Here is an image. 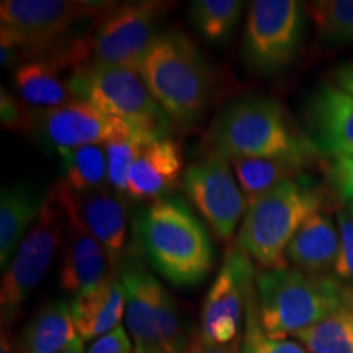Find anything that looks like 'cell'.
I'll return each instance as SVG.
<instances>
[{
	"mask_svg": "<svg viewBox=\"0 0 353 353\" xmlns=\"http://www.w3.org/2000/svg\"><path fill=\"white\" fill-rule=\"evenodd\" d=\"M206 154L236 159H283L303 167L319 151L270 97H242L224 107L205 136Z\"/></svg>",
	"mask_w": 353,
	"mask_h": 353,
	"instance_id": "6da1fadb",
	"label": "cell"
},
{
	"mask_svg": "<svg viewBox=\"0 0 353 353\" xmlns=\"http://www.w3.org/2000/svg\"><path fill=\"white\" fill-rule=\"evenodd\" d=\"M138 72L175 128L190 132L200 126L213 97L214 76L187 33L175 28L159 33Z\"/></svg>",
	"mask_w": 353,
	"mask_h": 353,
	"instance_id": "7a4b0ae2",
	"label": "cell"
},
{
	"mask_svg": "<svg viewBox=\"0 0 353 353\" xmlns=\"http://www.w3.org/2000/svg\"><path fill=\"white\" fill-rule=\"evenodd\" d=\"M134 232L144 257L174 286H196L210 275L213 241L182 198L152 201L134 221Z\"/></svg>",
	"mask_w": 353,
	"mask_h": 353,
	"instance_id": "3957f363",
	"label": "cell"
},
{
	"mask_svg": "<svg viewBox=\"0 0 353 353\" xmlns=\"http://www.w3.org/2000/svg\"><path fill=\"white\" fill-rule=\"evenodd\" d=\"M348 306H353V290L335 276L288 267L257 276L260 324L275 339L296 335Z\"/></svg>",
	"mask_w": 353,
	"mask_h": 353,
	"instance_id": "277c9868",
	"label": "cell"
},
{
	"mask_svg": "<svg viewBox=\"0 0 353 353\" xmlns=\"http://www.w3.org/2000/svg\"><path fill=\"white\" fill-rule=\"evenodd\" d=\"M126 296L125 322L134 353H185L188 335L179 303L152 275L136 241L118 267Z\"/></svg>",
	"mask_w": 353,
	"mask_h": 353,
	"instance_id": "5b68a950",
	"label": "cell"
},
{
	"mask_svg": "<svg viewBox=\"0 0 353 353\" xmlns=\"http://www.w3.org/2000/svg\"><path fill=\"white\" fill-rule=\"evenodd\" d=\"M324 208V193L299 175L249 203L237 245L267 270L288 267L286 247L306 219Z\"/></svg>",
	"mask_w": 353,
	"mask_h": 353,
	"instance_id": "8992f818",
	"label": "cell"
},
{
	"mask_svg": "<svg viewBox=\"0 0 353 353\" xmlns=\"http://www.w3.org/2000/svg\"><path fill=\"white\" fill-rule=\"evenodd\" d=\"M77 100L94 105L107 117L167 138L174 123L157 105L138 70L88 63L72 79Z\"/></svg>",
	"mask_w": 353,
	"mask_h": 353,
	"instance_id": "52a82bcc",
	"label": "cell"
},
{
	"mask_svg": "<svg viewBox=\"0 0 353 353\" xmlns=\"http://www.w3.org/2000/svg\"><path fill=\"white\" fill-rule=\"evenodd\" d=\"M114 3L88 0H3L0 3V37L10 39L23 56L38 57L69 41L79 23L100 20Z\"/></svg>",
	"mask_w": 353,
	"mask_h": 353,
	"instance_id": "ba28073f",
	"label": "cell"
},
{
	"mask_svg": "<svg viewBox=\"0 0 353 353\" xmlns=\"http://www.w3.org/2000/svg\"><path fill=\"white\" fill-rule=\"evenodd\" d=\"M65 211L50 190L41 216L21 241L17 254L3 272L0 288V312L3 324H12L26 299L50 270L65 234Z\"/></svg>",
	"mask_w": 353,
	"mask_h": 353,
	"instance_id": "9c48e42d",
	"label": "cell"
},
{
	"mask_svg": "<svg viewBox=\"0 0 353 353\" xmlns=\"http://www.w3.org/2000/svg\"><path fill=\"white\" fill-rule=\"evenodd\" d=\"M303 7L294 0H255L245 21V63L255 72L273 76L293 63L301 48Z\"/></svg>",
	"mask_w": 353,
	"mask_h": 353,
	"instance_id": "30bf717a",
	"label": "cell"
},
{
	"mask_svg": "<svg viewBox=\"0 0 353 353\" xmlns=\"http://www.w3.org/2000/svg\"><path fill=\"white\" fill-rule=\"evenodd\" d=\"M172 3L161 0H139L114 6L97 20L90 34L92 63H103L138 70L154 39L159 25Z\"/></svg>",
	"mask_w": 353,
	"mask_h": 353,
	"instance_id": "8fae6325",
	"label": "cell"
},
{
	"mask_svg": "<svg viewBox=\"0 0 353 353\" xmlns=\"http://www.w3.org/2000/svg\"><path fill=\"white\" fill-rule=\"evenodd\" d=\"M252 259L239 245L228 247L216 280L201 307V337L228 345L234 343L245 322L250 298L257 290Z\"/></svg>",
	"mask_w": 353,
	"mask_h": 353,
	"instance_id": "7c38bea8",
	"label": "cell"
},
{
	"mask_svg": "<svg viewBox=\"0 0 353 353\" xmlns=\"http://www.w3.org/2000/svg\"><path fill=\"white\" fill-rule=\"evenodd\" d=\"M229 162L218 154H205L201 161L187 167L182 176L190 201L223 241L234 236L249 206Z\"/></svg>",
	"mask_w": 353,
	"mask_h": 353,
	"instance_id": "4fadbf2b",
	"label": "cell"
},
{
	"mask_svg": "<svg viewBox=\"0 0 353 353\" xmlns=\"http://www.w3.org/2000/svg\"><path fill=\"white\" fill-rule=\"evenodd\" d=\"M128 125L107 117L94 105L76 100L64 107L28 110L23 131L48 151L63 156L85 145H103Z\"/></svg>",
	"mask_w": 353,
	"mask_h": 353,
	"instance_id": "5bb4252c",
	"label": "cell"
},
{
	"mask_svg": "<svg viewBox=\"0 0 353 353\" xmlns=\"http://www.w3.org/2000/svg\"><path fill=\"white\" fill-rule=\"evenodd\" d=\"M57 201L72 211L97 242L103 247L113 272L118 270L126 252L128 213L125 196L112 187L90 190L85 193H72L56 183L51 188Z\"/></svg>",
	"mask_w": 353,
	"mask_h": 353,
	"instance_id": "9a60e30c",
	"label": "cell"
},
{
	"mask_svg": "<svg viewBox=\"0 0 353 353\" xmlns=\"http://www.w3.org/2000/svg\"><path fill=\"white\" fill-rule=\"evenodd\" d=\"M317 151L332 159H353V95L332 83L317 88L309 105Z\"/></svg>",
	"mask_w": 353,
	"mask_h": 353,
	"instance_id": "2e32d148",
	"label": "cell"
},
{
	"mask_svg": "<svg viewBox=\"0 0 353 353\" xmlns=\"http://www.w3.org/2000/svg\"><path fill=\"white\" fill-rule=\"evenodd\" d=\"M64 211L68 221L63 241L59 281L64 291L77 296L100 285L113 270L103 247L82 226L72 211L68 208H64Z\"/></svg>",
	"mask_w": 353,
	"mask_h": 353,
	"instance_id": "e0dca14e",
	"label": "cell"
},
{
	"mask_svg": "<svg viewBox=\"0 0 353 353\" xmlns=\"http://www.w3.org/2000/svg\"><path fill=\"white\" fill-rule=\"evenodd\" d=\"M183 174L180 143L170 136L156 139L136 157L128 175V195L138 201H157L169 195Z\"/></svg>",
	"mask_w": 353,
	"mask_h": 353,
	"instance_id": "ac0fdd59",
	"label": "cell"
},
{
	"mask_svg": "<svg viewBox=\"0 0 353 353\" xmlns=\"http://www.w3.org/2000/svg\"><path fill=\"white\" fill-rule=\"evenodd\" d=\"M70 311L82 341H95L121 325L126 296L118 273L112 272L100 285L74 296Z\"/></svg>",
	"mask_w": 353,
	"mask_h": 353,
	"instance_id": "d6986e66",
	"label": "cell"
},
{
	"mask_svg": "<svg viewBox=\"0 0 353 353\" xmlns=\"http://www.w3.org/2000/svg\"><path fill=\"white\" fill-rule=\"evenodd\" d=\"M46 190L38 185L21 182L2 190L0 195V267L6 272L13 252L25 239L30 228L41 216L48 200Z\"/></svg>",
	"mask_w": 353,
	"mask_h": 353,
	"instance_id": "ffe728a7",
	"label": "cell"
},
{
	"mask_svg": "<svg viewBox=\"0 0 353 353\" xmlns=\"http://www.w3.org/2000/svg\"><path fill=\"white\" fill-rule=\"evenodd\" d=\"M341 247L339 226L324 210L306 219L286 247V262L296 270L311 275H325L334 270Z\"/></svg>",
	"mask_w": 353,
	"mask_h": 353,
	"instance_id": "44dd1931",
	"label": "cell"
},
{
	"mask_svg": "<svg viewBox=\"0 0 353 353\" xmlns=\"http://www.w3.org/2000/svg\"><path fill=\"white\" fill-rule=\"evenodd\" d=\"M79 337L70 304L56 299L34 312L17 343L19 353H63Z\"/></svg>",
	"mask_w": 353,
	"mask_h": 353,
	"instance_id": "7402d4cb",
	"label": "cell"
},
{
	"mask_svg": "<svg viewBox=\"0 0 353 353\" xmlns=\"http://www.w3.org/2000/svg\"><path fill=\"white\" fill-rule=\"evenodd\" d=\"M57 185L72 193L110 187L107 152L103 145H85L63 154Z\"/></svg>",
	"mask_w": 353,
	"mask_h": 353,
	"instance_id": "603a6c76",
	"label": "cell"
},
{
	"mask_svg": "<svg viewBox=\"0 0 353 353\" xmlns=\"http://www.w3.org/2000/svg\"><path fill=\"white\" fill-rule=\"evenodd\" d=\"M232 167L247 203L280 183L298 179L304 169L303 165L283 159H236Z\"/></svg>",
	"mask_w": 353,
	"mask_h": 353,
	"instance_id": "cb8c5ba5",
	"label": "cell"
},
{
	"mask_svg": "<svg viewBox=\"0 0 353 353\" xmlns=\"http://www.w3.org/2000/svg\"><path fill=\"white\" fill-rule=\"evenodd\" d=\"M169 138V136H167ZM161 139V136L141 128L126 125L123 130L114 134L108 143L103 144L107 152L108 164V185L121 196L128 195V175L136 157L152 141Z\"/></svg>",
	"mask_w": 353,
	"mask_h": 353,
	"instance_id": "d4e9b609",
	"label": "cell"
},
{
	"mask_svg": "<svg viewBox=\"0 0 353 353\" xmlns=\"http://www.w3.org/2000/svg\"><path fill=\"white\" fill-rule=\"evenodd\" d=\"M242 8L241 0H196L190 7V21L203 39L223 44L232 37Z\"/></svg>",
	"mask_w": 353,
	"mask_h": 353,
	"instance_id": "484cf974",
	"label": "cell"
},
{
	"mask_svg": "<svg viewBox=\"0 0 353 353\" xmlns=\"http://www.w3.org/2000/svg\"><path fill=\"white\" fill-rule=\"evenodd\" d=\"M311 353H353V306L294 335Z\"/></svg>",
	"mask_w": 353,
	"mask_h": 353,
	"instance_id": "4316f807",
	"label": "cell"
},
{
	"mask_svg": "<svg viewBox=\"0 0 353 353\" xmlns=\"http://www.w3.org/2000/svg\"><path fill=\"white\" fill-rule=\"evenodd\" d=\"M307 12L324 41H353V0H317L309 3Z\"/></svg>",
	"mask_w": 353,
	"mask_h": 353,
	"instance_id": "83f0119b",
	"label": "cell"
},
{
	"mask_svg": "<svg viewBox=\"0 0 353 353\" xmlns=\"http://www.w3.org/2000/svg\"><path fill=\"white\" fill-rule=\"evenodd\" d=\"M241 353H307L301 343L288 339H275L265 332L257 309V290L250 298L244 322V334L239 345Z\"/></svg>",
	"mask_w": 353,
	"mask_h": 353,
	"instance_id": "f1b7e54d",
	"label": "cell"
},
{
	"mask_svg": "<svg viewBox=\"0 0 353 353\" xmlns=\"http://www.w3.org/2000/svg\"><path fill=\"white\" fill-rule=\"evenodd\" d=\"M341 247L334 265V276L353 290V214L347 210L337 213Z\"/></svg>",
	"mask_w": 353,
	"mask_h": 353,
	"instance_id": "f546056e",
	"label": "cell"
},
{
	"mask_svg": "<svg viewBox=\"0 0 353 353\" xmlns=\"http://www.w3.org/2000/svg\"><path fill=\"white\" fill-rule=\"evenodd\" d=\"M329 180L335 195L353 214V159H334L329 169Z\"/></svg>",
	"mask_w": 353,
	"mask_h": 353,
	"instance_id": "4dcf8cb0",
	"label": "cell"
},
{
	"mask_svg": "<svg viewBox=\"0 0 353 353\" xmlns=\"http://www.w3.org/2000/svg\"><path fill=\"white\" fill-rule=\"evenodd\" d=\"M85 353H134V345L125 325H118L112 332L92 341Z\"/></svg>",
	"mask_w": 353,
	"mask_h": 353,
	"instance_id": "1f68e13d",
	"label": "cell"
},
{
	"mask_svg": "<svg viewBox=\"0 0 353 353\" xmlns=\"http://www.w3.org/2000/svg\"><path fill=\"white\" fill-rule=\"evenodd\" d=\"M28 110L23 108L20 99L7 92L6 87L0 88V120L8 131H23Z\"/></svg>",
	"mask_w": 353,
	"mask_h": 353,
	"instance_id": "d6a6232c",
	"label": "cell"
},
{
	"mask_svg": "<svg viewBox=\"0 0 353 353\" xmlns=\"http://www.w3.org/2000/svg\"><path fill=\"white\" fill-rule=\"evenodd\" d=\"M185 353H241L236 343H228V345H221V343H213L205 341L201 335L193 339L188 343V348Z\"/></svg>",
	"mask_w": 353,
	"mask_h": 353,
	"instance_id": "836d02e7",
	"label": "cell"
},
{
	"mask_svg": "<svg viewBox=\"0 0 353 353\" xmlns=\"http://www.w3.org/2000/svg\"><path fill=\"white\" fill-rule=\"evenodd\" d=\"M334 81L339 88L353 95V63L343 64L339 69H335Z\"/></svg>",
	"mask_w": 353,
	"mask_h": 353,
	"instance_id": "e575fe53",
	"label": "cell"
},
{
	"mask_svg": "<svg viewBox=\"0 0 353 353\" xmlns=\"http://www.w3.org/2000/svg\"><path fill=\"white\" fill-rule=\"evenodd\" d=\"M0 353H19L17 350V343L13 342L12 335L2 330V337H0Z\"/></svg>",
	"mask_w": 353,
	"mask_h": 353,
	"instance_id": "d590c367",
	"label": "cell"
},
{
	"mask_svg": "<svg viewBox=\"0 0 353 353\" xmlns=\"http://www.w3.org/2000/svg\"><path fill=\"white\" fill-rule=\"evenodd\" d=\"M63 353H85V348H83V341L81 337H77L70 345L65 348Z\"/></svg>",
	"mask_w": 353,
	"mask_h": 353,
	"instance_id": "8d00e7d4",
	"label": "cell"
}]
</instances>
